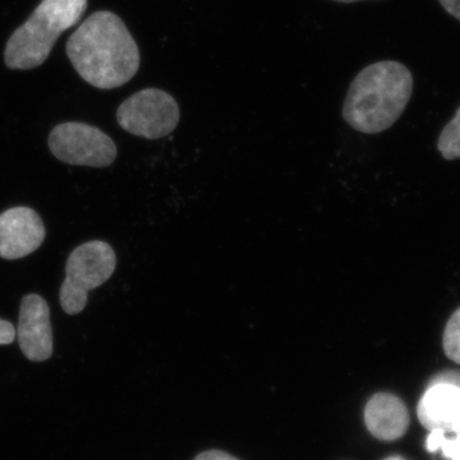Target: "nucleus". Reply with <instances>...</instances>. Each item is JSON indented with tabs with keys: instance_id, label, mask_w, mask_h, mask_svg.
<instances>
[{
	"instance_id": "1a4fd4ad",
	"label": "nucleus",
	"mask_w": 460,
	"mask_h": 460,
	"mask_svg": "<svg viewBox=\"0 0 460 460\" xmlns=\"http://www.w3.org/2000/svg\"><path fill=\"white\" fill-rule=\"evenodd\" d=\"M423 428L458 431L460 429V386L434 378L417 408Z\"/></svg>"
},
{
	"instance_id": "0eeeda50",
	"label": "nucleus",
	"mask_w": 460,
	"mask_h": 460,
	"mask_svg": "<svg viewBox=\"0 0 460 460\" xmlns=\"http://www.w3.org/2000/svg\"><path fill=\"white\" fill-rule=\"evenodd\" d=\"M16 338L30 361L44 362L53 354L49 305L41 296L27 295L21 302Z\"/></svg>"
},
{
	"instance_id": "9b49d317",
	"label": "nucleus",
	"mask_w": 460,
	"mask_h": 460,
	"mask_svg": "<svg viewBox=\"0 0 460 460\" xmlns=\"http://www.w3.org/2000/svg\"><path fill=\"white\" fill-rule=\"evenodd\" d=\"M426 449L429 453H441L447 460H460V429L450 432L431 429L426 438Z\"/></svg>"
},
{
	"instance_id": "2eb2a0df",
	"label": "nucleus",
	"mask_w": 460,
	"mask_h": 460,
	"mask_svg": "<svg viewBox=\"0 0 460 460\" xmlns=\"http://www.w3.org/2000/svg\"><path fill=\"white\" fill-rule=\"evenodd\" d=\"M195 460H239L234 456H229V454L219 452V450H210V452H205L199 454L198 458Z\"/></svg>"
},
{
	"instance_id": "f8f14e48",
	"label": "nucleus",
	"mask_w": 460,
	"mask_h": 460,
	"mask_svg": "<svg viewBox=\"0 0 460 460\" xmlns=\"http://www.w3.org/2000/svg\"><path fill=\"white\" fill-rule=\"evenodd\" d=\"M438 148L441 155L447 160L460 157V107L456 117L447 124L438 138Z\"/></svg>"
},
{
	"instance_id": "9d476101",
	"label": "nucleus",
	"mask_w": 460,
	"mask_h": 460,
	"mask_svg": "<svg viewBox=\"0 0 460 460\" xmlns=\"http://www.w3.org/2000/svg\"><path fill=\"white\" fill-rule=\"evenodd\" d=\"M366 426L375 438L383 441L401 438L410 428V413L398 396L378 393L366 405Z\"/></svg>"
},
{
	"instance_id": "7ed1b4c3",
	"label": "nucleus",
	"mask_w": 460,
	"mask_h": 460,
	"mask_svg": "<svg viewBox=\"0 0 460 460\" xmlns=\"http://www.w3.org/2000/svg\"><path fill=\"white\" fill-rule=\"evenodd\" d=\"M87 0H42L32 16L9 38L5 66L29 71L44 65L59 36L81 20Z\"/></svg>"
},
{
	"instance_id": "f3484780",
	"label": "nucleus",
	"mask_w": 460,
	"mask_h": 460,
	"mask_svg": "<svg viewBox=\"0 0 460 460\" xmlns=\"http://www.w3.org/2000/svg\"><path fill=\"white\" fill-rule=\"evenodd\" d=\"M334 2L348 3V4H349V3L361 2V0H334Z\"/></svg>"
},
{
	"instance_id": "39448f33",
	"label": "nucleus",
	"mask_w": 460,
	"mask_h": 460,
	"mask_svg": "<svg viewBox=\"0 0 460 460\" xmlns=\"http://www.w3.org/2000/svg\"><path fill=\"white\" fill-rule=\"evenodd\" d=\"M181 111L177 102L165 91H138L118 108L117 120L124 131L159 140L171 135L180 123Z\"/></svg>"
},
{
	"instance_id": "dca6fc26",
	"label": "nucleus",
	"mask_w": 460,
	"mask_h": 460,
	"mask_svg": "<svg viewBox=\"0 0 460 460\" xmlns=\"http://www.w3.org/2000/svg\"><path fill=\"white\" fill-rule=\"evenodd\" d=\"M447 13L460 21V0H438Z\"/></svg>"
},
{
	"instance_id": "f257e3e1",
	"label": "nucleus",
	"mask_w": 460,
	"mask_h": 460,
	"mask_svg": "<svg viewBox=\"0 0 460 460\" xmlns=\"http://www.w3.org/2000/svg\"><path fill=\"white\" fill-rule=\"evenodd\" d=\"M66 56L77 74L96 89L123 86L140 68V49L122 18L108 11L91 14L68 42Z\"/></svg>"
},
{
	"instance_id": "20e7f679",
	"label": "nucleus",
	"mask_w": 460,
	"mask_h": 460,
	"mask_svg": "<svg viewBox=\"0 0 460 460\" xmlns=\"http://www.w3.org/2000/svg\"><path fill=\"white\" fill-rule=\"evenodd\" d=\"M117 257L113 248L102 241H91L75 248L66 265V279L60 288V305L68 314L83 313L90 290L102 286L113 275Z\"/></svg>"
},
{
	"instance_id": "6e6552de",
	"label": "nucleus",
	"mask_w": 460,
	"mask_h": 460,
	"mask_svg": "<svg viewBox=\"0 0 460 460\" xmlns=\"http://www.w3.org/2000/svg\"><path fill=\"white\" fill-rule=\"evenodd\" d=\"M41 217L30 208H12L0 214V257L17 260L31 255L44 242Z\"/></svg>"
},
{
	"instance_id": "423d86ee",
	"label": "nucleus",
	"mask_w": 460,
	"mask_h": 460,
	"mask_svg": "<svg viewBox=\"0 0 460 460\" xmlns=\"http://www.w3.org/2000/svg\"><path fill=\"white\" fill-rule=\"evenodd\" d=\"M49 147L57 159L71 165L105 168L117 157L113 140L98 127L86 123L59 124L50 133Z\"/></svg>"
},
{
	"instance_id": "4468645a",
	"label": "nucleus",
	"mask_w": 460,
	"mask_h": 460,
	"mask_svg": "<svg viewBox=\"0 0 460 460\" xmlns=\"http://www.w3.org/2000/svg\"><path fill=\"white\" fill-rule=\"evenodd\" d=\"M16 341V328L8 321L0 320V345L12 344Z\"/></svg>"
},
{
	"instance_id": "ddd939ff",
	"label": "nucleus",
	"mask_w": 460,
	"mask_h": 460,
	"mask_svg": "<svg viewBox=\"0 0 460 460\" xmlns=\"http://www.w3.org/2000/svg\"><path fill=\"white\" fill-rule=\"evenodd\" d=\"M443 345L447 358L460 365V307L447 321L444 332Z\"/></svg>"
},
{
	"instance_id": "a211bd4d",
	"label": "nucleus",
	"mask_w": 460,
	"mask_h": 460,
	"mask_svg": "<svg viewBox=\"0 0 460 460\" xmlns=\"http://www.w3.org/2000/svg\"><path fill=\"white\" fill-rule=\"evenodd\" d=\"M385 460H405V459L402 458V456H390V458H387Z\"/></svg>"
},
{
	"instance_id": "f03ea898",
	"label": "nucleus",
	"mask_w": 460,
	"mask_h": 460,
	"mask_svg": "<svg viewBox=\"0 0 460 460\" xmlns=\"http://www.w3.org/2000/svg\"><path fill=\"white\" fill-rule=\"evenodd\" d=\"M413 93V75L395 60L366 66L354 78L343 105L348 126L376 135L394 126L404 113Z\"/></svg>"
}]
</instances>
